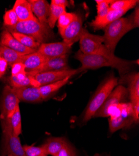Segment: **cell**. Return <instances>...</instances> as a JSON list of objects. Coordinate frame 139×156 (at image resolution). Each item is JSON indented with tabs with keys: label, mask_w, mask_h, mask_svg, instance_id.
<instances>
[{
	"label": "cell",
	"mask_w": 139,
	"mask_h": 156,
	"mask_svg": "<svg viewBox=\"0 0 139 156\" xmlns=\"http://www.w3.org/2000/svg\"><path fill=\"white\" fill-rule=\"evenodd\" d=\"M104 39L103 36L91 34L86 29H82L80 40V51L82 53L87 55H97L103 56L116 66V69L121 76L127 73L135 63L134 61L123 60L114 55L112 52L103 44Z\"/></svg>",
	"instance_id": "obj_1"
},
{
	"label": "cell",
	"mask_w": 139,
	"mask_h": 156,
	"mask_svg": "<svg viewBox=\"0 0 139 156\" xmlns=\"http://www.w3.org/2000/svg\"><path fill=\"white\" fill-rule=\"evenodd\" d=\"M132 15L127 18H120L107 25L104 28L103 36L104 45L114 53L116 46L122 37L130 31L135 28Z\"/></svg>",
	"instance_id": "obj_2"
},
{
	"label": "cell",
	"mask_w": 139,
	"mask_h": 156,
	"mask_svg": "<svg viewBox=\"0 0 139 156\" xmlns=\"http://www.w3.org/2000/svg\"><path fill=\"white\" fill-rule=\"evenodd\" d=\"M9 33H19L32 37L40 44L44 43L51 37V29L41 24L37 18L24 21H19L11 27H4Z\"/></svg>",
	"instance_id": "obj_3"
},
{
	"label": "cell",
	"mask_w": 139,
	"mask_h": 156,
	"mask_svg": "<svg viewBox=\"0 0 139 156\" xmlns=\"http://www.w3.org/2000/svg\"><path fill=\"white\" fill-rule=\"evenodd\" d=\"M117 78L111 76L99 87L85 109L83 122H87L93 118L96 112L103 105L113 89L117 86Z\"/></svg>",
	"instance_id": "obj_4"
},
{
	"label": "cell",
	"mask_w": 139,
	"mask_h": 156,
	"mask_svg": "<svg viewBox=\"0 0 139 156\" xmlns=\"http://www.w3.org/2000/svg\"><path fill=\"white\" fill-rule=\"evenodd\" d=\"M3 131V142L5 151L8 155L12 156H26L21 144L19 136L14 134L10 120L0 121Z\"/></svg>",
	"instance_id": "obj_5"
},
{
	"label": "cell",
	"mask_w": 139,
	"mask_h": 156,
	"mask_svg": "<svg viewBox=\"0 0 139 156\" xmlns=\"http://www.w3.org/2000/svg\"><path fill=\"white\" fill-rule=\"evenodd\" d=\"M19 102L12 88L6 86L0 98V121L9 119L19 106Z\"/></svg>",
	"instance_id": "obj_6"
},
{
	"label": "cell",
	"mask_w": 139,
	"mask_h": 156,
	"mask_svg": "<svg viewBox=\"0 0 139 156\" xmlns=\"http://www.w3.org/2000/svg\"><path fill=\"white\" fill-rule=\"evenodd\" d=\"M75 58L80 61L83 71L86 69H97L103 67H112L116 69V66L108 59L97 55L84 54L79 50L75 55Z\"/></svg>",
	"instance_id": "obj_7"
},
{
	"label": "cell",
	"mask_w": 139,
	"mask_h": 156,
	"mask_svg": "<svg viewBox=\"0 0 139 156\" xmlns=\"http://www.w3.org/2000/svg\"><path fill=\"white\" fill-rule=\"evenodd\" d=\"M83 71L79 68L78 69H69L61 71H48L37 73L33 76L34 79L39 83L40 87L44 85L53 83L65 79L68 77H72L79 74Z\"/></svg>",
	"instance_id": "obj_8"
},
{
	"label": "cell",
	"mask_w": 139,
	"mask_h": 156,
	"mask_svg": "<svg viewBox=\"0 0 139 156\" xmlns=\"http://www.w3.org/2000/svg\"><path fill=\"white\" fill-rule=\"evenodd\" d=\"M109 129L111 133H114L118 130L129 127L134 122L132 103L123 102L121 113L114 118H109Z\"/></svg>",
	"instance_id": "obj_9"
},
{
	"label": "cell",
	"mask_w": 139,
	"mask_h": 156,
	"mask_svg": "<svg viewBox=\"0 0 139 156\" xmlns=\"http://www.w3.org/2000/svg\"><path fill=\"white\" fill-rule=\"evenodd\" d=\"M72 44L65 42L42 43L37 52L47 59L56 58L68 55L72 48Z\"/></svg>",
	"instance_id": "obj_10"
},
{
	"label": "cell",
	"mask_w": 139,
	"mask_h": 156,
	"mask_svg": "<svg viewBox=\"0 0 139 156\" xmlns=\"http://www.w3.org/2000/svg\"><path fill=\"white\" fill-rule=\"evenodd\" d=\"M82 29V18L81 15L77 14L76 17L61 34L64 40L63 41L72 45L79 41Z\"/></svg>",
	"instance_id": "obj_11"
},
{
	"label": "cell",
	"mask_w": 139,
	"mask_h": 156,
	"mask_svg": "<svg viewBox=\"0 0 139 156\" xmlns=\"http://www.w3.org/2000/svg\"><path fill=\"white\" fill-rule=\"evenodd\" d=\"M68 55H65L56 58L47 59L40 68L33 71L26 72V73L28 76H33L36 74L43 72L69 69L70 68L68 66Z\"/></svg>",
	"instance_id": "obj_12"
},
{
	"label": "cell",
	"mask_w": 139,
	"mask_h": 156,
	"mask_svg": "<svg viewBox=\"0 0 139 156\" xmlns=\"http://www.w3.org/2000/svg\"><path fill=\"white\" fill-rule=\"evenodd\" d=\"M127 89L123 86H119L115 89H113L103 105L96 112L94 116L100 117L109 107L117 105L120 102H123L125 98L127 96Z\"/></svg>",
	"instance_id": "obj_13"
},
{
	"label": "cell",
	"mask_w": 139,
	"mask_h": 156,
	"mask_svg": "<svg viewBox=\"0 0 139 156\" xmlns=\"http://www.w3.org/2000/svg\"><path fill=\"white\" fill-rule=\"evenodd\" d=\"M0 44L8 47L22 55H27L34 53L37 50L28 48L21 44L7 30H4L0 37Z\"/></svg>",
	"instance_id": "obj_14"
},
{
	"label": "cell",
	"mask_w": 139,
	"mask_h": 156,
	"mask_svg": "<svg viewBox=\"0 0 139 156\" xmlns=\"http://www.w3.org/2000/svg\"><path fill=\"white\" fill-rule=\"evenodd\" d=\"M19 101L37 103L43 101L39 87L31 86L12 88Z\"/></svg>",
	"instance_id": "obj_15"
},
{
	"label": "cell",
	"mask_w": 139,
	"mask_h": 156,
	"mask_svg": "<svg viewBox=\"0 0 139 156\" xmlns=\"http://www.w3.org/2000/svg\"><path fill=\"white\" fill-rule=\"evenodd\" d=\"M28 2L31 5L33 13L36 16L37 20L43 25L49 27L48 18L50 5L48 2L46 0H30Z\"/></svg>",
	"instance_id": "obj_16"
},
{
	"label": "cell",
	"mask_w": 139,
	"mask_h": 156,
	"mask_svg": "<svg viewBox=\"0 0 139 156\" xmlns=\"http://www.w3.org/2000/svg\"><path fill=\"white\" fill-rule=\"evenodd\" d=\"M128 11L129 9H127L119 10L109 9L107 15L104 18L100 20L95 19L90 23V26L94 30L104 29L109 24L122 18Z\"/></svg>",
	"instance_id": "obj_17"
},
{
	"label": "cell",
	"mask_w": 139,
	"mask_h": 156,
	"mask_svg": "<svg viewBox=\"0 0 139 156\" xmlns=\"http://www.w3.org/2000/svg\"><path fill=\"white\" fill-rule=\"evenodd\" d=\"M10 87L12 88H18L26 86H34L36 87H40V86L33 77L29 76L26 72L17 74L16 76H10L7 79Z\"/></svg>",
	"instance_id": "obj_18"
},
{
	"label": "cell",
	"mask_w": 139,
	"mask_h": 156,
	"mask_svg": "<svg viewBox=\"0 0 139 156\" xmlns=\"http://www.w3.org/2000/svg\"><path fill=\"white\" fill-rule=\"evenodd\" d=\"M47 59L36 51L30 55H24L21 62L24 66L26 72H30L40 68Z\"/></svg>",
	"instance_id": "obj_19"
},
{
	"label": "cell",
	"mask_w": 139,
	"mask_h": 156,
	"mask_svg": "<svg viewBox=\"0 0 139 156\" xmlns=\"http://www.w3.org/2000/svg\"><path fill=\"white\" fill-rule=\"evenodd\" d=\"M12 9L16 12L19 21L34 20L36 18L33 15L31 5L27 0H16Z\"/></svg>",
	"instance_id": "obj_20"
},
{
	"label": "cell",
	"mask_w": 139,
	"mask_h": 156,
	"mask_svg": "<svg viewBox=\"0 0 139 156\" xmlns=\"http://www.w3.org/2000/svg\"><path fill=\"white\" fill-rule=\"evenodd\" d=\"M67 142L64 137H49L41 146L47 155L57 156Z\"/></svg>",
	"instance_id": "obj_21"
},
{
	"label": "cell",
	"mask_w": 139,
	"mask_h": 156,
	"mask_svg": "<svg viewBox=\"0 0 139 156\" xmlns=\"http://www.w3.org/2000/svg\"><path fill=\"white\" fill-rule=\"evenodd\" d=\"M70 79L71 77H68L62 80L40 87L39 89L43 100L44 101L53 95L61 87L65 86L69 82Z\"/></svg>",
	"instance_id": "obj_22"
},
{
	"label": "cell",
	"mask_w": 139,
	"mask_h": 156,
	"mask_svg": "<svg viewBox=\"0 0 139 156\" xmlns=\"http://www.w3.org/2000/svg\"><path fill=\"white\" fill-rule=\"evenodd\" d=\"M0 56L7 61L8 65L11 66L12 64L16 62H21L24 55L0 44Z\"/></svg>",
	"instance_id": "obj_23"
},
{
	"label": "cell",
	"mask_w": 139,
	"mask_h": 156,
	"mask_svg": "<svg viewBox=\"0 0 139 156\" xmlns=\"http://www.w3.org/2000/svg\"><path fill=\"white\" fill-rule=\"evenodd\" d=\"M129 83L130 102H139V74H134L129 77Z\"/></svg>",
	"instance_id": "obj_24"
},
{
	"label": "cell",
	"mask_w": 139,
	"mask_h": 156,
	"mask_svg": "<svg viewBox=\"0 0 139 156\" xmlns=\"http://www.w3.org/2000/svg\"><path fill=\"white\" fill-rule=\"evenodd\" d=\"M11 34L21 44L28 48L37 50L41 45V44L37 42L34 38L29 36L19 33H11Z\"/></svg>",
	"instance_id": "obj_25"
},
{
	"label": "cell",
	"mask_w": 139,
	"mask_h": 156,
	"mask_svg": "<svg viewBox=\"0 0 139 156\" xmlns=\"http://www.w3.org/2000/svg\"><path fill=\"white\" fill-rule=\"evenodd\" d=\"M66 11V8L64 7L58 6L53 4L50 5L49 15L48 18V26L50 29H53L59 18Z\"/></svg>",
	"instance_id": "obj_26"
},
{
	"label": "cell",
	"mask_w": 139,
	"mask_h": 156,
	"mask_svg": "<svg viewBox=\"0 0 139 156\" xmlns=\"http://www.w3.org/2000/svg\"><path fill=\"white\" fill-rule=\"evenodd\" d=\"M10 120V124L12 127V131L15 135L19 136L22 133V122H21V115L20 112L19 106H18L14 113L12 114Z\"/></svg>",
	"instance_id": "obj_27"
},
{
	"label": "cell",
	"mask_w": 139,
	"mask_h": 156,
	"mask_svg": "<svg viewBox=\"0 0 139 156\" xmlns=\"http://www.w3.org/2000/svg\"><path fill=\"white\" fill-rule=\"evenodd\" d=\"M77 13L75 12H65L57 20L58 30L61 34L64 30L71 24V23L76 17Z\"/></svg>",
	"instance_id": "obj_28"
},
{
	"label": "cell",
	"mask_w": 139,
	"mask_h": 156,
	"mask_svg": "<svg viewBox=\"0 0 139 156\" xmlns=\"http://www.w3.org/2000/svg\"><path fill=\"white\" fill-rule=\"evenodd\" d=\"M138 1L137 0H113L110 5V9L119 10L130 9L134 8Z\"/></svg>",
	"instance_id": "obj_29"
},
{
	"label": "cell",
	"mask_w": 139,
	"mask_h": 156,
	"mask_svg": "<svg viewBox=\"0 0 139 156\" xmlns=\"http://www.w3.org/2000/svg\"><path fill=\"white\" fill-rule=\"evenodd\" d=\"M113 2V0H96L97 15L96 19L100 20L104 18L109 12L110 5Z\"/></svg>",
	"instance_id": "obj_30"
},
{
	"label": "cell",
	"mask_w": 139,
	"mask_h": 156,
	"mask_svg": "<svg viewBox=\"0 0 139 156\" xmlns=\"http://www.w3.org/2000/svg\"><path fill=\"white\" fill-rule=\"evenodd\" d=\"M19 22L18 16L15 11L11 9L6 11L3 16V27H11Z\"/></svg>",
	"instance_id": "obj_31"
},
{
	"label": "cell",
	"mask_w": 139,
	"mask_h": 156,
	"mask_svg": "<svg viewBox=\"0 0 139 156\" xmlns=\"http://www.w3.org/2000/svg\"><path fill=\"white\" fill-rule=\"evenodd\" d=\"M23 149L26 156H48L44 149L41 146H23Z\"/></svg>",
	"instance_id": "obj_32"
},
{
	"label": "cell",
	"mask_w": 139,
	"mask_h": 156,
	"mask_svg": "<svg viewBox=\"0 0 139 156\" xmlns=\"http://www.w3.org/2000/svg\"><path fill=\"white\" fill-rule=\"evenodd\" d=\"M57 156H77V155L72 146L67 142Z\"/></svg>",
	"instance_id": "obj_33"
},
{
	"label": "cell",
	"mask_w": 139,
	"mask_h": 156,
	"mask_svg": "<svg viewBox=\"0 0 139 156\" xmlns=\"http://www.w3.org/2000/svg\"><path fill=\"white\" fill-rule=\"evenodd\" d=\"M25 72H26V69L21 62H16L11 66V76H16Z\"/></svg>",
	"instance_id": "obj_34"
},
{
	"label": "cell",
	"mask_w": 139,
	"mask_h": 156,
	"mask_svg": "<svg viewBox=\"0 0 139 156\" xmlns=\"http://www.w3.org/2000/svg\"><path fill=\"white\" fill-rule=\"evenodd\" d=\"M132 106L134 122L138 123L139 120V102L132 103Z\"/></svg>",
	"instance_id": "obj_35"
},
{
	"label": "cell",
	"mask_w": 139,
	"mask_h": 156,
	"mask_svg": "<svg viewBox=\"0 0 139 156\" xmlns=\"http://www.w3.org/2000/svg\"><path fill=\"white\" fill-rule=\"evenodd\" d=\"M8 66V64L7 61L0 56V74L3 76L6 72Z\"/></svg>",
	"instance_id": "obj_36"
},
{
	"label": "cell",
	"mask_w": 139,
	"mask_h": 156,
	"mask_svg": "<svg viewBox=\"0 0 139 156\" xmlns=\"http://www.w3.org/2000/svg\"><path fill=\"white\" fill-rule=\"evenodd\" d=\"M132 20L136 28H138L139 26V8L138 6L136 7V9L132 15Z\"/></svg>",
	"instance_id": "obj_37"
},
{
	"label": "cell",
	"mask_w": 139,
	"mask_h": 156,
	"mask_svg": "<svg viewBox=\"0 0 139 156\" xmlns=\"http://www.w3.org/2000/svg\"><path fill=\"white\" fill-rule=\"evenodd\" d=\"M50 4L58 6L64 7L65 8L69 6V2L68 1H66V0H52Z\"/></svg>",
	"instance_id": "obj_38"
},
{
	"label": "cell",
	"mask_w": 139,
	"mask_h": 156,
	"mask_svg": "<svg viewBox=\"0 0 139 156\" xmlns=\"http://www.w3.org/2000/svg\"><path fill=\"white\" fill-rule=\"evenodd\" d=\"M2 76H3V75H2V74H0V78L2 77Z\"/></svg>",
	"instance_id": "obj_39"
},
{
	"label": "cell",
	"mask_w": 139,
	"mask_h": 156,
	"mask_svg": "<svg viewBox=\"0 0 139 156\" xmlns=\"http://www.w3.org/2000/svg\"><path fill=\"white\" fill-rule=\"evenodd\" d=\"M9 155V156H12V155Z\"/></svg>",
	"instance_id": "obj_40"
},
{
	"label": "cell",
	"mask_w": 139,
	"mask_h": 156,
	"mask_svg": "<svg viewBox=\"0 0 139 156\" xmlns=\"http://www.w3.org/2000/svg\"><path fill=\"white\" fill-rule=\"evenodd\" d=\"M95 156H97V155H95Z\"/></svg>",
	"instance_id": "obj_41"
},
{
	"label": "cell",
	"mask_w": 139,
	"mask_h": 156,
	"mask_svg": "<svg viewBox=\"0 0 139 156\" xmlns=\"http://www.w3.org/2000/svg\"><path fill=\"white\" fill-rule=\"evenodd\" d=\"M7 156H9V155H7Z\"/></svg>",
	"instance_id": "obj_42"
}]
</instances>
